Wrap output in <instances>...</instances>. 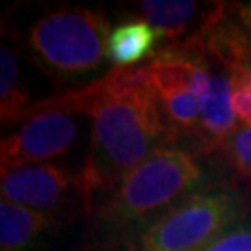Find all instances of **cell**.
Here are the masks:
<instances>
[{"label":"cell","instance_id":"8992f818","mask_svg":"<svg viewBox=\"0 0 251 251\" xmlns=\"http://www.w3.org/2000/svg\"><path fill=\"white\" fill-rule=\"evenodd\" d=\"M62 108H37L32 104L26 119L2 140V168L43 164L67 154L78 142L80 119Z\"/></svg>","mask_w":251,"mask_h":251},{"label":"cell","instance_id":"5b68a950","mask_svg":"<svg viewBox=\"0 0 251 251\" xmlns=\"http://www.w3.org/2000/svg\"><path fill=\"white\" fill-rule=\"evenodd\" d=\"M110 32L108 19L97 9L63 8L37 19L28 41L47 69L62 76H82L108 62Z\"/></svg>","mask_w":251,"mask_h":251},{"label":"cell","instance_id":"ba28073f","mask_svg":"<svg viewBox=\"0 0 251 251\" xmlns=\"http://www.w3.org/2000/svg\"><path fill=\"white\" fill-rule=\"evenodd\" d=\"M238 130V117L233 108V82L231 73L214 71L210 91L206 95L199 123L192 134L194 149L201 154L222 151L227 140Z\"/></svg>","mask_w":251,"mask_h":251},{"label":"cell","instance_id":"4fadbf2b","mask_svg":"<svg viewBox=\"0 0 251 251\" xmlns=\"http://www.w3.org/2000/svg\"><path fill=\"white\" fill-rule=\"evenodd\" d=\"M229 164L242 177L251 180V126H242L234 132L222 149Z\"/></svg>","mask_w":251,"mask_h":251},{"label":"cell","instance_id":"277c9868","mask_svg":"<svg viewBox=\"0 0 251 251\" xmlns=\"http://www.w3.org/2000/svg\"><path fill=\"white\" fill-rule=\"evenodd\" d=\"M147 80L158 99L171 138H192L210 91L214 65L203 49L186 39L162 47L144 63Z\"/></svg>","mask_w":251,"mask_h":251},{"label":"cell","instance_id":"2e32d148","mask_svg":"<svg viewBox=\"0 0 251 251\" xmlns=\"http://www.w3.org/2000/svg\"><path fill=\"white\" fill-rule=\"evenodd\" d=\"M234 9H236L238 17L244 21V25L251 30V2H248V4H238V6H234Z\"/></svg>","mask_w":251,"mask_h":251},{"label":"cell","instance_id":"7a4b0ae2","mask_svg":"<svg viewBox=\"0 0 251 251\" xmlns=\"http://www.w3.org/2000/svg\"><path fill=\"white\" fill-rule=\"evenodd\" d=\"M208 171L194 152L164 144L108 196L97 201L95 233L106 242H130L180 201L208 186Z\"/></svg>","mask_w":251,"mask_h":251},{"label":"cell","instance_id":"6da1fadb","mask_svg":"<svg viewBox=\"0 0 251 251\" xmlns=\"http://www.w3.org/2000/svg\"><path fill=\"white\" fill-rule=\"evenodd\" d=\"M37 108H62L91 119L90 147L78 171L88 210L149 158L171 144L158 99L144 65L114 67L80 90L34 102Z\"/></svg>","mask_w":251,"mask_h":251},{"label":"cell","instance_id":"5bb4252c","mask_svg":"<svg viewBox=\"0 0 251 251\" xmlns=\"http://www.w3.org/2000/svg\"><path fill=\"white\" fill-rule=\"evenodd\" d=\"M233 82V108L238 121L251 126V67L231 73Z\"/></svg>","mask_w":251,"mask_h":251},{"label":"cell","instance_id":"7c38bea8","mask_svg":"<svg viewBox=\"0 0 251 251\" xmlns=\"http://www.w3.org/2000/svg\"><path fill=\"white\" fill-rule=\"evenodd\" d=\"M30 102V91L21 80L19 63L9 49L0 50V119L2 125L11 126L26 119Z\"/></svg>","mask_w":251,"mask_h":251},{"label":"cell","instance_id":"9c48e42d","mask_svg":"<svg viewBox=\"0 0 251 251\" xmlns=\"http://www.w3.org/2000/svg\"><path fill=\"white\" fill-rule=\"evenodd\" d=\"M140 11L144 13L145 21L151 25L164 43L162 47L179 45L186 41L192 32L190 28L196 26V30L201 28L205 23L206 11H201L198 2H164V0H144L138 4Z\"/></svg>","mask_w":251,"mask_h":251},{"label":"cell","instance_id":"52a82bcc","mask_svg":"<svg viewBox=\"0 0 251 251\" xmlns=\"http://www.w3.org/2000/svg\"><path fill=\"white\" fill-rule=\"evenodd\" d=\"M0 192L4 201L52 216L75 199L84 203L78 173L75 175L52 162L2 168Z\"/></svg>","mask_w":251,"mask_h":251},{"label":"cell","instance_id":"8fae6325","mask_svg":"<svg viewBox=\"0 0 251 251\" xmlns=\"http://www.w3.org/2000/svg\"><path fill=\"white\" fill-rule=\"evenodd\" d=\"M160 36L142 19H128L112 28L108 37V62L117 67H132L158 52Z\"/></svg>","mask_w":251,"mask_h":251},{"label":"cell","instance_id":"9a60e30c","mask_svg":"<svg viewBox=\"0 0 251 251\" xmlns=\"http://www.w3.org/2000/svg\"><path fill=\"white\" fill-rule=\"evenodd\" d=\"M203 251H251V218L231 227Z\"/></svg>","mask_w":251,"mask_h":251},{"label":"cell","instance_id":"30bf717a","mask_svg":"<svg viewBox=\"0 0 251 251\" xmlns=\"http://www.w3.org/2000/svg\"><path fill=\"white\" fill-rule=\"evenodd\" d=\"M58 225L56 216L0 201V250L30 251Z\"/></svg>","mask_w":251,"mask_h":251},{"label":"cell","instance_id":"3957f363","mask_svg":"<svg viewBox=\"0 0 251 251\" xmlns=\"http://www.w3.org/2000/svg\"><path fill=\"white\" fill-rule=\"evenodd\" d=\"M248 196L208 184L175 205L126 244V251H203L246 220Z\"/></svg>","mask_w":251,"mask_h":251}]
</instances>
